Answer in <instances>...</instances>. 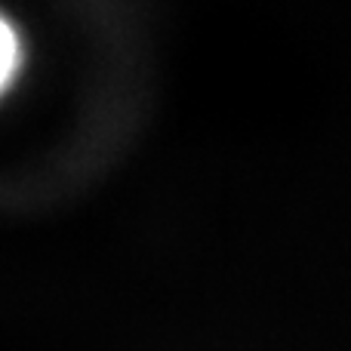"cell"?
I'll list each match as a JSON object with an SVG mask.
<instances>
[{"label":"cell","instance_id":"cell-1","mask_svg":"<svg viewBox=\"0 0 351 351\" xmlns=\"http://www.w3.org/2000/svg\"><path fill=\"white\" fill-rule=\"evenodd\" d=\"M19 71V37L12 25L0 16V93L12 84Z\"/></svg>","mask_w":351,"mask_h":351}]
</instances>
